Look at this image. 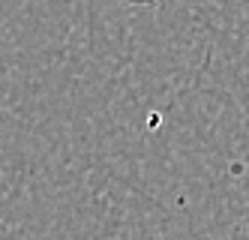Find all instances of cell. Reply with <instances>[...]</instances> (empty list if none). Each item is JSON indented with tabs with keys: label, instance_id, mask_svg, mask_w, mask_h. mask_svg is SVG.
<instances>
[{
	"label": "cell",
	"instance_id": "1",
	"mask_svg": "<svg viewBox=\"0 0 249 240\" xmlns=\"http://www.w3.org/2000/svg\"><path fill=\"white\" fill-rule=\"evenodd\" d=\"M129 3H153V0H129Z\"/></svg>",
	"mask_w": 249,
	"mask_h": 240
}]
</instances>
